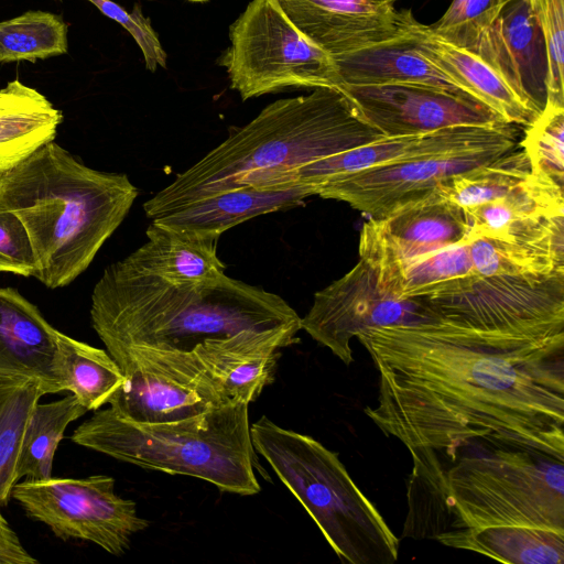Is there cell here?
<instances>
[{
    "label": "cell",
    "instance_id": "obj_1",
    "mask_svg": "<svg viewBox=\"0 0 564 564\" xmlns=\"http://www.w3.org/2000/svg\"><path fill=\"white\" fill-rule=\"evenodd\" d=\"M357 338L379 372L365 413L409 449L453 462L486 443L564 460V346L503 349L442 317Z\"/></svg>",
    "mask_w": 564,
    "mask_h": 564
},
{
    "label": "cell",
    "instance_id": "obj_2",
    "mask_svg": "<svg viewBox=\"0 0 564 564\" xmlns=\"http://www.w3.org/2000/svg\"><path fill=\"white\" fill-rule=\"evenodd\" d=\"M91 326L108 354L187 355L281 350L299 341L301 317L280 295L226 273L171 282L123 260L94 286Z\"/></svg>",
    "mask_w": 564,
    "mask_h": 564
},
{
    "label": "cell",
    "instance_id": "obj_3",
    "mask_svg": "<svg viewBox=\"0 0 564 564\" xmlns=\"http://www.w3.org/2000/svg\"><path fill=\"white\" fill-rule=\"evenodd\" d=\"M384 137L367 123L337 88L284 98L235 128L166 187L143 204L154 220L185 205L241 187L281 188L300 184L295 171Z\"/></svg>",
    "mask_w": 564,
    "mask_h": 564
},
{
    "label": "cell",
    "instance_id": "obj_4",
    "mask_svg": "<svg viewBox=\"0 0 564 564\" xmlns=\"http://www.w3.org/2000/svg\"><path fill=\"white\" fill-rule=\"evenodd\" d=\"M127 174L85 165L54 140L0 176V208L24 226L33 278L51 290L78 278L138 197Z\"/></svg>",
    "mask_w": 564,
    "mask_h": 564
},
{
    "label": "cell",
    "instance_id": "obj_5",
    "mask_svg": "<svg viewBox=\"0 0 564 564\" xmlns=\"http://www.w3.org/2000/svg\"><path fill=\"white\" fill-rule=\"evenodd\" d=\"M249 404L232 402L174 422L138 423L110 406L96 412L70 440L83 447L141 468L203 479L220 491H261L250 435Z\"/></svg>",
    "mask_w": 564,
    "mask_h": 564
},
{
    "label": "cell",
    "instance_id": "obj_6",
    "mask_svg": "<svg viewBox=\"0 0 564 564\" xmlns=\"http://www.w3.org/2000/svg\"><path fill=\"white\" fill-rule=\"evenodd\" d=\"M254 449L305 508L343 563L393 564L399 540L337 453L265 415L250 425Z\"/></svg>",
    "mask_w": 564,
    "mask_h": 564
},
{
    "label": "cell",
    "instance_id": "obj_7",
    "mask_svg": "<svg viewBox=\"0 0 564 564\" xmlns=\"http://www.w3.org/2000/svg\"><path fill=\"white\" fill-rule=\"evenodd\" d=\"M447 467L466 529L517 525L564 532L563 460L531 451L474 443Z\"/></svg>",
    "mask_w": 564,
    "mask_h": 564
},
{
    "label": "cell",
    "instance_id": "obj_8",
    "mask_svg": "<svg viewBox=\"0 0 564 564\" xmlns=\"http://www.w3.org/2000/svg\"><path fill=\"white\" fill-rule=\"evenodd\" d=\"M440 317L503 349L564 346V273L477 274L422 297Z\"/></svg>",
    "mask_w": 564,
    "mask_h": 564
},
{
    "label": "cell",
    "instance_id": "obj_9",
    "mask_svg": "<svg viewBox=\"0 0 564 564\" xmlns=\"http://www.w3.org/2000/svg\"><path fill=\"white\" fill-rule=\"evenodd\" d=\"M229 40L218 64L242 100L292 87L341 86L332 56L297 30L274 0H252L230 25Z\"/></svg>",
    "mask_w": 564,
    "mask_h": 564
},
{
    "label": "cell",
    "instance_id": "obj_10",
    "mask_svg": "<svg viewBox=\"0 0 564 564\" xmlns=\"http://www.w3.org/2000/svg\"><path fill=\"white\" fill-rule=\"evenodd\" d=\"M11 497L57 538L89 541L113 555L123 554L132 535L149 527L135 502L118 496L107 475L25 479L14 485Z\"/></svg>",
    "mask_w": 564,
    "mask_h": 564
},
{
    "label": "cell",
    "instance_id": "obj_11",
    "mask_svg": "<svg viewBox=\"0 0 564 564\" xmlns=\"http://www.w3.org/2000/svg\"><path fill=\"white\" fill-rule=\"evenodd\" d=\"M437 318L424 299L400 300L389 292L375 264L359 256L350 271L315 293L310 311L301 318V329L349 366L354 337L372 328Z\"/></svg>",
    "mask_w": 564,
    "mask_h": 564
},
{
    "label": "cell",
    "instance_id": "obj_12",
    "mask_svg": "<svg viewBox=\"0 0 564 564\" xmlns=\"http://www.w3.org/2000/svg\"><path fill=\"white\" fill-rule=\"evenodd\" d=\"M519 135L333 176L319 183L314 188V195L345 202L368 218L381 219L399 207L436 191L452 177L513 150L519 144Z\"/></svg>",
    "mask_w": 564,
    "mask_h": 564
},
{
    "label": "cell",
    "instance_id": "obj_13",
    "mask_svg": "<svg viewBox=\"0 0 564 564\" xmlns=\"http://www.w3.org/2000/svg\"><path fill=\"white\" fill-rule=\"evenodd\" d=\"M339 89L359 116L387 138L505 122L486 105L438 87L387 84L344 85Z\"/></svg>",
    "mask_w": 564,
    "mask_h": 564
},
{
    "label": "cell",
    "instance_id": "obj_14",
    "mask_svg": "<svg viewBox=\"0 0 564 564\" xmlns=\"http://www.w3.org/2000/svg\"><path fill=\"white\" fill-rule=\"evenodd\" d=\"M308 40L332 57L404 35L414 18L394 0H274Z\"/></svg>",
    "mask_w": 564,
    "mask_h": 564
},
{
    "label": "cell",
    "instance_id": "obj_15",
    "mask_svg": "<svg viewBox=\"0 0 564 564\" xmlns=\"http://www.w3.org/2000/svg\"><path fill=\"white\" fill-rule=\"evenodd\" d=\"M470 52L490 65L524 102L539 112L544 109L549 64L531 0H506Z\"/></svg>",
    "mask_w": 564,
    "mask_h": 564
},
{
    "label": "cell",
    "instance_id": "obj_16",
    "mask_svg": "<svg viewBox=\"0 0 564 564\" xmlns=\"http://www.w3.org/2000/svg\"><path fill=\"white\" fill-rule=\"evenodd\" d=\"M516 134H520L519 126L500 122L490 126H456L423 134L384 138L303 165L295 171V178L314 195V188L333 176L421 155L480 147Z\"/></svg>",
    "mask_w": 564,
    "mask_h": 564
},
{
    "label": "cell",
    "instance_id": "obj_17",
    "mask_svg": "<svg viewBox=\"0 0 564 564\" xmlns=\"http://www.w3.org/2000/svg\"><path fill=\"white\" fill-rule=\"evenodd\" d=\"M58 332L12 288H0V381L34 380L46 393L63 391Z\"/></svg>",
    "mask_w": 564,
    "mask_h": 564
},
{
    "label": "cell",
    "instance_id": "obj_18",
    "mask_svg": "<svg viewBox=\"0 0 564 564\" xmlns=\"http://www.w3.org/2000/svg\"><path fill=\"white\" fill-rule=\"evenodd\" d=\"M123 384L108 404L119 415L138 423H165L198 415L221 405L216 398L143 361L118 362Z\"/></svg>",
    "mask_w": 564,
    "mask_h": 564
},
{
    "label": "cell",
    "instance_id": "obj_19",
    "mask_svg": "<svg viewBox=\"0 0 564 564\" xmlns=\"http://www.w3.org/2000/svg\"><path fill=\"white\" fill-rule=\"evenodd\" d=\"M408 33L429 61L506 123L528 127L541 113L524 102L490 65L473 52L445 42L415 18L411 20Z\"/></svg>",
    "mask_w": 564,
    "mask_h": 564
},
{
    "label": "cell",
    "instance_id": "obj_20",
    "mask_svg": "<svg viewBox=\"0 0 564 564\" xmlns=\"http://www.w3.org/2000/svg\"><path fill=\"white\" fill-rule=\"evenodd\" d=\"M468 247L474 271L480 276L564 273V214L505 239L473 238Z\"/></svg>",
    "mask_w": 564,
    "mask_h": 564
},
{
    "label": "cell",
    "instance_id": "obj_21",
    "mask_svg": "<svg viewBox=\"0 0 564 564\" xmlns=\"http://www.w3.org/2000/svg\"><path fill=\"white\" fill-rule=\"evenodd\" d=\"M313 196L303 184L281 188L241 187L185 205L154 219L169 228L219 238L228 229L260 215L304 204Z\"/></svg>",
    "mask_w": 564,
    "mask_h": 564
},
{
    "label": "cell",
    "instance_id": "obj_22",
    "mask_svg": "<svg viewBox=\"0 0 564 564\" xmlns=\"http://www.w3.org/2000/svg\"><path fill=\"white\" fill-rule=\"evenodd\" d=\"M332 58L341 86L417 84L470 97L420 52L408 32L400 37Z\"/></svg>",
    "mask_w": 564,
    "mask_h": 564
},
{
    "label": "cell",
    "instance_id": "obj_23",
    "mask_svg": "<svg viewBox=\"0 0 564 564\" xmlns=\"http://www.w3.org/2000/svg\"><path fill=\"white\" fill-rule=\"evenodd\" d=\"M380 220L401 261L467 242L469 231L464 209L437 191Z\"/></svg>",
    "mask_w": 564,
    "mask_h": 564
},
{
    "label": "cell",
    "instance_id": "obj_24",
    "mask_svg": "<svg viewBox=\"0 0 564 564\" xmlns=\"http://www.w3.org/2000/svg\"><path fill=\"white\" fill-rule=\"evenodd\" d=\"M147 242L122 260L131 268L171 282H199L225 273L217 256L218 238L169 228L148 227Z\"/></svg>",
    "mask_w": 564,
    "mask_h": 564
},
{
    "label": "cell",
    "instance_id": "obj_25",
    "mask_svg": "<svg viewBox=\"0 0 564 564\" xmlns=\"http://www.w3.org/2000/svg\"><path fill=\"white\" fill-rule=\"evenodd\" d=\"M463 209L469 228L467 242L476 237L503 239L547 217L564 214L563 185L531 172L502 197Z\"/></svg>",
    "mask_w": 564,
    "mask_h": 564
},
{
    "label": "cell",
    "instance_id": "obj_26",
    "mask_svg": "<svg viewBox=\"0 0 564 564\" xmlns=\"http://www.w3.org/2000/svg\"><path fill=\"white\" fill-rule=\"evenodd\" d=\"M413 468L408 479V514L402 538H444L466 529L454 506L447 481V467L436 449H409Z\"/></svg>",
    "mask_w": 564,
    "mask_h": 564
},
{
    "label": "cell",
    "instance_id": "obj_27",
    "mask_svg": "<svg viewBox=\"0 0 564 564\" xmlns=\"http://www.w3.org/2000/svg\"><path fill=\"white\" fill-rule=\"evenodd\" d=\"M441 543L474 551L508 564L564 563V532L546 528H468L447 535Z\"/></svg>",
    "mask_w": 564,
    "mask_h": 564
},
{
    "label": "cell",
    "instance_id": "obj_28",
    "mask_svg": "<svg viewBox=\"0 0 564 564\" xmlns=\"http://www.w3.org/2000/svg\"><path fill=\"white\" fill-rule=\"evenodd\" d=\"M58 375L63 391H70L87 411L108 404L123 384L124 375L107 350L58 332Z\"/></svg>",
    "mask_w": 564,
    "mask_h": 564
},
{
    "label": "cell",
    "instance_id": "obj_29",
    "mask_svg": "<svg viewBox=\"0 0 564 564\" xmlns=\"http://www.w3.org/2000/svg\"><path fill=\"white\" fill-rule=\"evenodd\" d=\"M86 412L73 394L36 403L25 426L15 469L17 482L23 477L43 480L53 476L55 452L66 427Z\"/></svg>",
    "mask_w": 564,
    "mask_h": 564
},
{
    "label": "cell",
    "instance_id": "obj_30",
    "mask_svg": "<svg viewBox=\"0 0 564 564\" xmlns=\"http://www.w3.org/2000/svg\"><path fill=\"white\" fill-rule=\"evenodd\" d=\"M47 394L34 380L0 381V508L17 484L15 469L32 410Z\"/></svg>",
    "mask_w": 564,
    "mask_h": 564
},
{
    "label": "cell",
    "instance_id": "obj_31",
    "mask_svg": "<svg viewBox=\"0 0 564 564\" xmlns=\"http://www.w3.org/2000/svg\"><path fill=\"white\" fill-rule=\"evenodd\" d=\"M530 173L528 156L518 144L494 161L452 177L436 191L468 208L502 197Z\"/></svg>",
    "mask_w": 564,
    "mask_h": 564
},
{
    "label": "cell",
    "instance_id": "obj_32",
    "mask_svg": "<svg viewBox=\"0 0 564 564\" xmlns=\"http://www.w3.org/2000/svg\"><path fill=\"white\" fill-rule=\"evenodd\" d=\"M67 25L59 15L28 11L0 22V63L35 62L67 52Z\"/></svg>",
    "mask_w": 564,
    "mask_h": 564
},
{
    "label": "cell",
    "instance_id": "obj_33",
    "mask_svg": "<svg viewBox=\"0 0 564 564\" xmlns=\"http://www.w3.org/2000/svg\"><path fill=\"white\" fill-rule=\"evenodd\" d=\"M62 112L48 99L0 111V176L55 139Z\"/></svg>",
    "mask_w": 564,
    "mask_h": 564
},
{
    "label": "cell",
    "instance_id": "obj_34",
    "mask_svg": "<svg viewBox=\"0 0 564 564\" xmlns=\"http://www.w3.org/2000/svg\"><path fill=\"white\" fill-rule=\"evenodd\" d=\"M474 274L468 242L401 261V297H429Z\"/></svg>",
    "mask_w": 564,
    "mask_h": 564
},
{
    "label": "cell",
    "instance_id": "obj_35",
    "mask_svg": "<svg viewBox=\"0 0 564 564\" xmlns=\"http://www.w3.org/2000/svg\"><path fill=\"white\" fill-rule=\"evenodd\" d=\"M280 350L231 358L210 372L224 403L250 404L274 381Z\"/></svg>",
    "mask_w": 564,
    "mask_h": 564
},
{
    "label": "cell",
    "instance_id": "obj_36",
    "mask_svg": "<svg viewBox=\"0 0 564 564\" xmlns=\"http://www.w3.org/2000/svg\"><path fill=\"white\" fill-rule=\"evenodd\" d=\"M524 128L519 145L528 156L531 172L563 185L564 107L546 104L538 118Z\"/></svg>",
    "mask_w": 564,
    "mask_h": 564
},
{
    "label": "cell",
    "instance_id": "obj_37",
    "mask_svg": "<svg viewBox=\"0 0 564 564\" xmlns=\"http://www.w3.org/2000/svg\"><path fill=\"white\" fill-rule=\"evenodd\" d=\"M506 0H453L429 29L440 39L471 51L492 24Z\"/></svg>",
    "mask_w": 564,
    "mask_h": 564
},
{
    "label": "cell",
    "instance_id": "obj_38",
    "mask_svg": "<svg viewBox=\"0 0 564 564\" xmlns=\"http://www.w3.org/2000/svg\"><path fill=\"white\" fill-rule=\"evenodd\" d=\"M543 35L547 64L546 104L564 107V0H531Z\"/></svg>",
    "mask_w": 564,
    "mask_h": 564
},
{
    "label": "cell",
    "instance_id": "obj_39",
    "mask_svg": "<svg viewBox=\"0 0 564 564\" xmlns=\"http://www.w3.org/2000/svg\"><path fill=\"white\" fill-rule=\"evenodd\" d=\"M88 1L132 35L141 48L148 70L154 73L159 66L166 67V53L151 25L150 19L142 14L140 4H134L132 12H128L111 0Z\"/></svg>",
    "mask_w": 564,
    "mask_h": 564
},
{
    "label": "cell",
    "instance_id": "obj_40",
    "mask_svg": "<svg viewBox=\"0 0 564 564\" xmlns=\"http://www.w3.org/2000/svg\"><path fill=\"white\" fill-rule=\"evenodd\" d=\"M36 260L28 232L12 213L0 208V272L34 276Z\"/></svg>",
    "mask_w": 564,
    "mask_h": 564
},
{
    "label": "cell",
    "instance_id": "obj_41",
    "mask_svg": "<svg viewBox=\"0 0 564 564\" xmlns=\"http://www.w3.org/2000/svg\"><path fill=\"white\" fill-rule=\"evenodd\" d=\"M37 560L23 546L0 511V564H34Z\"/></svg>",
    "mask_w": 564,
    "mask_h": 564
},
{
    "label": "cell",
    "instance_id": "obj_42",
    "mask_svg": "<svg viewBox=\"0 0 564 564\" xmlns=\"http://www.w3.org/2000/svg\"><path fill=\"white\" fill-rule=\"evenodd\" d=\"M47 99L44 95L37 90L23 85L18 91L11 96L0 100V111L17 108L25 105L41 102Z\"/></svg>",
    "mask_w": 564,
    "mask_h": 564
},
{
    "label": "cell",
    "instance_id": "obj_43",
    "mask_svg": "<svg viewBox=\"0 0 564 564\" xmlns=\"http://www.w3.org/2000/svg\"><path fill=\"white\" fill-rule=\"evenodd\" d=\"M24 84L15 79L7 84L6 87L0 89V100L11 96L18 91Z\"/></svg>",
    "mask_w": 564,
    "mask_h": 564
},
{
    "label": "cell",
    "instance_id": "obj_44",
    "mask_svg": "<svg viewBox=\"0 0 564 564\" xmlns=\"http://www.w3.org/2000/svg\"><path fill=\"white\" fill-rule=\"evenodd\" d=\"M186 1H191V2H206V1H209V0H186Z\"/></svg>",
    "mask_w": 564,
    "mask_h": 564
},
{
    "label": "cell",
    "instance_id": "obj_45",
    "mask_svg": "<svg viewBox=\"0 0 564 564\" xmlns=\"http://www.w3.org/2000/svg\"><path fill=\"white\" fill-rule=\"evenodd\" d=\"M394 1H398V0H394Z\"/></svg>",
    "mask_w": 564,
    "mask_h": 564
}]
</instances>
